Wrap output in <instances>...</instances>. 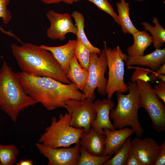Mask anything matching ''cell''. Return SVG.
<instances>
[{"instance_id": "e575fe53", "label": "cell", "mask_w": 165, "mask_h": 165, "mask_svg": "<svg viewBox=\"0 0 165 165\" xmlns=\"http://www.w3.org/2000/svg\"><path fill=\"white\" fill-rule=\"evenodd\" d=\"M44 3L49 4L58 3L61 2H63L64 0H40Z\"/></svg>"}, {"instance_id": "6da1fadb", "label": "cell", "mask_w": 165, "mask_h": 165, "mask_svg": "<svg viewBox=\"0 0 165 165\" xmlns=\"http://www.w3.org/2000/svg\"><path fill=\"white\" fill-rule=\"evenodd\" d=\"M21 83L25 93L48 111L66 108L65 101H82V93L74 82L65 84L46 77L31 76L20 72Z\"/></svg>"}, {"instance_id": "603a6c76", "label": "cell", "mask_w": 165, "mask_h": 165, "mask_svg": "<svg viewBox=\"0 0 165 165\" xmlns=\"http://www.w3.org/2000/svg\"><path fill=\"white\" fill-rule=\"evenodd\" d=\"M131 141V138H128L114 156L106 160L103 165H126L132 148Z\"/></svg>"}, {"instance_id": "30bf717a", "label": "cell", "mask_w": 165, "mask_h": 165, "mask_svg": "<svg viewBox=\"0 0 165 165\" xmlns=\"http://www.w3.org/2000/svg\"><path fill=\"white\" fill-rule=\"evenodd\" d=\"M35 145L39 152L48 160V165H77L80 155V145L53 148L38 142Z\"/></svg>"}, {"instance_id": "4fadbf2b", "label": "cell", "mask_w": 165, "mask_h": 165, "mask_svg": "<svg viewBox=\"0 0 165 165\" xmlns=\"http://www.w3.org/2000/svg\"><path fill=\"white\" fill-rule=\"evenodd\" d=\"M104 134L106 136L103 155H112L115 153L123 145L127 139L134 131L128 127L114 130L105 128Z\"/></svg>"}, {"instance_id": "f546056e", "label": "cell", "mask_w": 165, "mask_h": 165, "mask_svg": "<svg viewBox=\"0 0 165 165\" xmlns=\"http://www.w3.org/2000/svg\"><path fill=\"white\" fill-rule=\"evenodd\" d=\"M165 164V141L157 147L155 154L153 165Z\"/></svg>"}, {"instance_id": "836d02e7", "label": "cell", "mask_w": 165, "mask_h": 165, "mask_svg": "<svg viewBox=\"0 0 165 165\" xmlns=\"http://www.w3.org/2000/svg\"><path fill=\"white\" fill-rule=\"evenodd\" d=\"M16 164L17 165H32L33 164V163L30 160H22L17 163Z\"/></svg>"}, {"instance_id": "d6a6232c", "label": "cell", "mask_w": 165, "mask_h": 165, "mask_svg": "<svg viewBox=\"0 0 165 165\" xmlns=\"http://www.w3.org/2000/svg\"><path fill=\"white\" fill-rule=\"evenodd\" d=\"M161 75H165V63L162 65L156 72L152 71L148 75L150 81L153 83L158 79L159 76Z\"/></svg>"}, {"instance_id": "4dcf8cb0", "label": "cell", "mask_w": 165, "mask_h": 165, "mask_svg": "<svg viewBox=\"0 0 165 165\" xmlns=\"http://www.w3.org/2000/svg\"><path fill=\"white\" fill-rule=\"evenodd\" d=\"M152 88L154 93L165 103V82L160 80Z\"/></svg>"}, {"instance_id": "4316f807", "label": "cell", "mask_w": 165, "mask_h": 165, "mask_svg": "<svg viewBox=\"0 0 165 165\" xmlns=\"http://www.w3.org/2000/svg\"><path fill=\"white\" fill-rule=\"evenodd\" d=\"M10 0H0V18L5 24H8L10 21L12 16L9 10L7 8ZM0 30L4 33L13 37L14 34L11 31H6L0 27Z\"/></svg>"}, {"instance_id": "8fae6325", "label": "cell", "mask_w": 165, "mask_h": 165, "mask_svg": "<svg viewBox=\"0 0 165 165\" xmlns=\"http://www.w3.org/2000/svg\"><path fill=\"white\" fill-rule=\"evenodd\" d=\"M46 16L50 23V26L46 31L47 36L49 38L63 41L67 33L76 34L77 28L68 13H60L50 10L46 13Z\"/></svg>"}, {"instance_id": "2e32d148", "label": "cell", "mask_w": 165, "mask_h": 165, "mask_svg": "<svg viewBox=\"0 0 165 165\" xmlns=\"http://www.w3.org/2000/svg\"><path fill=\"white\" fill-rule=\"evenodd\" d=\"M140 138L137 137L131 141L132 147L137 152L143 165H153L158 144L151 138Z\"/></svg>"}, {"instance_id": "83f0119b", "label": "cell", "mask_w": 165, "mask_h": 165, "mask_svg": "<svg viewBox=\"0 0 165 165\" xmlns=\"http://www.w3.org/2000/svg\"><path fill=\"white\" fill-rule=\"evenodd\" d=\"M91 2L100 10L110 15L114 21L119 25L118 15L115 12L111 4L107 0H85Z\"/></svg>"}, {"instance_id": "d6986e66", "label": "cell", "mask_w": 165, "mask_h": 165, "mask_svg": "<svg viewBox=\"0 0 165 165\" xmlns=\"http://www.w3.org/2000/svg\"><path fill=\"white\" fill-rule=\"evenodd\" d=\"M66 75L68 79L77 85L79 90H83L87 79L88 71L80 66L75 54Z\"/></svg>"}, {"instance_id": "cb8c5ba5", "label": "cell", "mask_w": 165, "mask_h": 165, "mask_svg": "<svg viewBox=\"0 0 165 165\" xmlns=\"http://www.w3.org/2000/svg\"><path fill=\"white\" fill-rule=\"evenodd\" d=\"M80 155L77 165H102L112 155L95 156L80 146Z\"/></svg>"}, {"instance_id": "8d00e7d4", "label": "cell", "mask_w": 165, "mask_h": 165, "mask_svg": "<svg viewBox=\"0 0 165 165\" xmlns=\"http://www.w3.org/2000/svg\"><path fill=\"white\" fill-rule=\"evenodd\" d=\"M158 79L164 82H165V75H161L159 76Z\"/></svg>"}, {"instance_id": "8992f818", "label": "cell", "mask_w": 165, "mask_h": 165, "mask_svg": "<svg viewBox=\"0 0 165 165\" xmlns=\"http://www.w3.org/2000/svg\"><path fill=\"white\" fill-rule=\"evenodd\" d=\"M90 53L87 79L82 91V101L88 99L94 101L96 98L95 90L103 96L107 95L108 80L105 77L107 69L106 51L103 49L99 54Z\"/></svg>"}, {"instance_id": "ffe728a7", "label": "cell", "mask_w": 165, "mask_h": 165, "mask_svg": "<svg viewBox=\"0 0 165 165\" xmlns=\"http://www.w3.org/2000/svg\"><path fill=\"white\" fill-rule=\"evenodd\" d=\"M119 25L124 33L133 34L138 30L133 24L130 17L129 3L125 0H120L116 4Z\"/></svg>"}, {"instance_id": "9a60e30c", "label": "cell", "mask_w": 165, "mask_h": 165, "mask_svg": "<svg viewBox=\"0 0 165 165\" xmlns=\"http://www.w3.org/2000/svg\"><path fill=\"white\" fill-rule=\"evenodd\" d=\"M76 40H69L65 44L57 46H50L42 45L41 48L50 52L59 64L61 68L66 74L69 69L71 61L74 54Z\"/></svg>"}, {"instance_id": "ab89813d", "label": "cell", "mask_w": 165, "mask_h": 165, "mask_svg": "<svg viewBox=\"0 0 165 165\" xmlns=\"http://www.w3.org/2000/svg\"><path fill=\"white\" fill-rule=\"evenodd\" d=\"M1 165V163L0 162V165Z\"/></svg>"}, {"instance_id": "f1b7e54d", "label": "cell", "mask_w": 165, "mask_h": 165, "mask_svg": "<svg viewBox=\"0 0 165 165\" xmlns=\"http://www.w3.org/2000/svg\"><path fill=\"white\" fill-rule=\"evenodd\" d=\"M130 68H134L135 69L131 78L132 82H136L138 80H140L145 82L150 81V78L148 75L152 72L148 69H145L138 67H132L131 66H127L129 69Z\"/></svg>"}, {"instance_id": "9c48e42d", "label": "cell", "mask_w": 165, "mask_h": 165, "mask_svg": "<svg viewBox=\"0 0 165 165\" xmlns=\"http://www.w3.org/2000/svg\"><path fill=\"white\" fill-rule=\"evenodd\" d=\"M65 104L68 112L71 115L70 126L83 129L84 133H88L96 116L93 101L88 99L82 101L72 99L66 101Z\"/></svg>"}, {"instance_id": "ba28073f", "label": "cell", "mask_w": 165, "mask_h": 165, "mask_svg": "<svg viewBox=\"0 0 165 165\" xmlns=\"http://www.w3.org/2000/svg\"><path fill=\"white\" fill-rule=\"evenodd\" d=\"M140 95V108L145 109L154 130L158 132L165 130V106L154 93L149 82L140 80L136 81Z\"/></svg>"}, {"instance_id": "e0dca14e", "label": "cell", "mask_w": 165, "mask_h": 165, "mask_svg": "<svg viewBox=\"0 0 165 165\" xmlns=\"http://www.w3.org/2000/svg\"><path fill=\"white\" fill-rule=\"evenodd\" d=\"M106 136L99 134L92 127L89 132L83 133L81 136L79 144L84 148L89 153L95 156L103 155L105 148Z\"/></svg>"}, {"instance_id": "44dd1931", "label": "cell", "mask_w": 165, "mask_h": 165, "mask_svg": "<svg viewBox=\"0 0 165 165\" xmlns=\"http://www.w3.org/2000/svg\"><path fill=\"white\" fill-rule=\"evenodd\" d=\"M152 22L155 24L153 26L146 21L141 23L146 31H148L152 34L153 38V47L155 49H160L165 42V30L160 24L159 19L154 17Z\"/></svg>"}, {"instance_id": "d590c367", "label": "cell", "mask_w": 165, "mask_h": 165, "mask_svg": "<svg viewBox=\"0 0 165 165\" xmlns=\"http://www.w3.org/2000/svg\"><path fill=\"white\" fill-rule=\"evenodd\" d=\"M74 2L75 0H64L63 2L67 4H72Z\"/></svg>"}, {"instance_id": "74e56055", "label": "cell", "mask_w": 165, "mask_h": 165, "mask_svg": "<svg viewBox=\"0 0 165 165\" xmlns=\"http://www.w3.org/2000/svg\"><path fill=\"white\" fill-rule=\"evenodd\" d=\"M81 0H75V2H77Z\"/></svg>"}, {"instance_id": "5bb4252c", "label": "cell", "mask_w": 165, "mask_h": 165, "mask_svg": "<svg viewBox=\"0 0 165 165\" xmlns=\"http://www.w3.org/2000/svg\"><path fill=\"white\" fill-rule=\"evenodd\" d=\"M165 63V49H156L153 52L142 56H127L125 64L127 66L141 65L149 67L152 71H156Z\"/></svg>"}, {"instance_id": "52a82bcc", "label": "cell", "mask_w": 165, "mask_h": 165, "mask_svg": "<svg viewBox=\"0 0 165 165\" xmlns=\"http://www.w3.org/2000/svg\"><path fill=\"white\" fill-rule=\"evenodd\" d=\"M104 42L108 70L107 95L108 99H111L115 92L124 93L128 90V85L124 81L125 61L127 55L123 53L119 46L112 48Z\"/></svg>"}, {"instance_id": "d4e9b609", "label": "cell", "mask_w": 165, "mask_h": 165, "mask_svg": "<svg viewBox=\"0 0 165 165\" xmlns=\"http://www.w3.org/2000/svg\"><path fill=\"white\" fill-rule=\"evenodd\" d=\"M18 150L14 145H0V162L2 165H13L15 163Z\"/></svg>"}, {"instance_id": "1f68e13d", "label": "cell", "mask_w": 165, "mask_h": 165, "mask_svg": "<svg viewBox=\"0 0 165 165\" xmlns=\"http://www.w3.org/2000/svg\"><path fill=\"white\" fill-rule=\"evenodd\" d=\"M126 165H143L138 153L132 147Z\"/></svg>"}, {"instance_id": "3957f363", "label": "cell", "mask_w": 165, "mask_h": 165, "mask_svg": "<svg viewBox=\"0 0 165 165\" xmlns=\"http://www.w3.org/2000/svg\"><path fill=\"white\" fill-rule=\"evenodd\" d=\"M37 102L24 92L20 72H16L4 61L0 69V108L16 123L20 112Z\"/></svg>"}, {"instance_id": "7402d4cb", "label": "cell", "mask_w": 165, "mask_h": 165, "mask_svg": "<svg viewBox=\"0 0 165 165\" xmlns=\"http://www.w3.org/2000/svg\"><path fill=\"white\" fill-rule=\"evenodd\" d=\"M71 16L74 18L77 28V36L81 42L91 52L99 54L101 50L98 48L94 46L88 39L84 31L85 18L83 15L77 11H73Z\"/></svg>"}, {"instance_id": "484cf974", "label": "cell", "mask_w": 165, "mask_h": 165, "mask_svg": "<svg viewBox=\"0 0 165 165\" xmlns=\"http://www.w3.org/2000/svg\"><path fill=\"white\" fill-rule=\"evenodd\" d=\"M77 36L74 54L80 66L88 71L90 62V52Z\"/></svg>"}, {"instance_id": "5b68a950", "label": "cell", "mask_w": 165, "mask_h": 165, "mask_svg": "<svg viewBox=\"0 0 165 165\" xmlns=\"http://www.w3.org/2000/svg\"><path fill=\"white\" fill-rule=\"evenodd\" d=\"M71 114L68 112L60 113L58 120L53 117L50 125L45 128L38 142L53 148L69 147L73 144H79L84 131L71 126Z\"/></svg>"}, {"instance_id": "f35d334b", "label": "cell", "mask_w": 165, "mask_h": 165, "mask_svg": "<svg viewBox=\"0 0 165 165\" xmlns=\"http://www.w3.org/2000/svg\"><path fill=\"white\" fill-rule=\"evenodd\" d=\"M144 0H137V1L138 2H141L143 1Z\"/></svg>"}, {"instance_id": "ac0fdd59", "label": "cell", "mask_w": 165, "mask_h": 165, "mask_svg": "<svg viewBox=\"0 0 165 165\" xmlns=\"http://www.w3.org/2000/svg\"><path fill=\"white\" fill-rule=\"evenodd\" d=\"M132 35L134 42L127 49L128 55L136 57L144 55L145 50L153 43L152 37L145 30H138Z\"/></svg>"}, {"instance_id": "7a4b0ae2", "label": "cell", "mask_w": 165, "mask_h": 165, "mask_svg": "<svg viewBox=\"0 0 165 165\" xmlns=\"http://www.w3.org/2000/svg\"><path fill=\"white\" fill-rule=\"evenodd\" d=\"M11 47L22 72L33 76L50 78L65 84L72 82L50 51L28 42L21 46L13 44Z\"/></svg>"}, {"instance_id": "7c38bea8", "label": "cell", "mask_w": 165, "mask_h": 165, "mask_svg": "<svg viewBox=\"0 0 165 165\" xmlns=\"http://www.w3.org/2000/svg\"><path fill=\"white\" fill-rule=\"evenodd\" d=\"M94 103L96 116L91 125V127L99 134H104L103 129L105 128L115 130V128L110 121L109 116L111 111L114 107L113 101L107 98L96 100Z\"/></svg>"}, {"instance_id": "277c9868", "label": "cell", "mask_w": 165, "mask_h": 165, "mask_svg": "<svg viewBox=\"0 0 165 165\" xmlns=\"http://www.w3.org/2000/svg\"><path fill=\"white\" fill-rule=\"evenodd\" d=\"M129 93L124 95L121 92H116L117 103L116 108L110 113V117L113 120L115 129H120L127 126L131 127L137 137L141 138L144 132L138 116L140 95L136 82L129 81L127 84Z\"/></svg>"}]
</instances>
